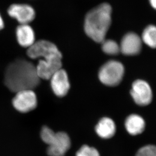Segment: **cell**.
Instances as JSON below:
<instances>
[{
  "label": "cell",
  "instance_id": "obj_1",
  "mask_svg": "<svg viewBox=\"0 0 156 156\" xmlns=\"http://www.w3.org/2000/svg\"><path fill=\"white\" fill-rule=\"evenodd\" d=\"M4 80L8 88L15 93L33 90L40 82L36 66L23 59H18L9 64L5 71Z\"/></svg>",
  "mask_w": 156,
  "mask_h": 156
},
{
  "label": "cell",
  "instance_id": "obj_15",
  "mask_svg": "<svg viewBox=\"0 0 156 156\" xmlns=\"http://www.w3.org/2000/svg\"><path fill=\"white\" fill-rule=\"evenodd\" d=\"M141 40L152 48H156V26L149 25L144 29L142 34Z\"/></svg>",
  "mask_w": 156,
  "mask_h": 156
},
{
  "label": "cell",
  "instance_id": "obj_2",
  "mask_svg": "<svg viewBox=\"0 0 156 156\" xmlns=\"http://www.w3.org/2000/svg\"><path fill=\"white\" fill-rule=\"evenodd\" d=\"M112 8L108 3H103L87 12L84 20V29L89 38L101 43L111 25Z\"/></svg>",
  "mask_w": 156,
  "mask_h": 156
},
{
  "label": "cell",
  "instance_id": "obj_16",
  "mask_svg": "<svg viewBox=\"0 0 156 156\" xmlns=\"http://www.w3.org/2000/svg\"><path fill=\"white\" fill-rule=\"evenodd\" d=\"M101 44L102 51L106 54L115 55L120 52V46L115 41L105 40Z\"/></svg>",
  "mask_w": 156,
  "mask_h": 156
},
{
  "label": "cell",
  "instance_id": "obj_6",
  "mask_svg": "<svg viewBox=\"0 0 156 156\" xmlns=\"http://www.w3.org/2000/svg\"><path fill=\"white\" fill-rule=\"evenodd\" d=\"M12 104L16 110L21 113H27L37 105L36 95L33 90H24L16 93Z\"/></svg>",
  "mask_w": 156,
  "mask_h": 156
},
{
  "label": "cell",
  "instance_id": "obj_10",
  "mask_svg": "<svg viewBox=\"0 0 156 156\" xmlns=\"http://www.w3.org/2000/svg\"><path fill=\"white\" fill-rule=\"evenodd\" d=\"M51 86L56 96H66L70 88L68 74L64 69H60L50 78Z\"/></svg>",
  "mask_w": 156,
  "mask_h": 156
},
{
  "label": "cell",
  "instance_id": "obj_12",
  "mask_svg": "<svg viewBox=\"0 0 156 156\" xmlns=\"http://www.w3.org/2000/svg\"><path fill=\"white\" fill-rule=\"evenodd\" d=\"M16 34L18 43L21 46L29 48L35 42V33L29 24H20Z\"/></svg>",
  "mask_w": 156,
  "mask_h": 156
},
{
  "label": "cell",
  "instance_id": "obj_4",
  "mask_svg": "<svg viewBox=\"0 0 156 156\" xmlns=\"http://www.w3.org/2000/svg\"><path fill=\"white\" fill-rule=\"evenodd\" d=\"M27 55L32 59L41 58L44 60H62V54L54 44L41 40L35 42L28 48Z\"/></svg>",
  "mask_w": 156,
  "mask_h": 156
},
{
  "label": "cell",
  "instance_id": "obj_20",
  "mask_svg": "<svg viewBox=\"0 0 156 156\" xmlns=\"http://www.w3.org/2000/svg\"><path fill=\"white\" fill-rule=\"evenodd\" d=\"M4 27V23L3 21V19L2 18L1 16L0 15V30H2Z\"/></svg>",
  "mask_w": 156,
  "mask_h": 156
},
{
  "label": "cell",
  "instance_id": "obj_9",
  "mask_svg": "<svg viewBox=\"0 0 156 156\" xmlns=\"http://www.w3.org/2000/svg\"><path fill=\"white\" fill-rule=\"evenodd\" d=\"M142 41L140 37L134 33L126 34L122 39L120 45V52L125 55L138 54L141 51Z\"/></svg>",
  "mask_w": 156,
  "mask_h": 156
},
{
  "label": "cell",
  "instance_id": "obj_17",
  "mask_svg": "<svg viewBox=\"0 0 156 156\" xmlns=\"http://www.w3.org/2000/svg\"><path fill=\"white\" fill-rule=\"evenodd\" d=\"M76 156H100V155L96 149L84 145L77 151Z\"/></svg>",
  "mask_w": 156,
  "mask_h": 156
},
{
  "label": "cell",
  "instance_id": "obj_7",
  "mask_svg": "<svg viewBox=\"0 0 156 156\" xmlns=\"http://www.w3.org/2000/svg\"><path fill=\"white\" fill-rule=\"evenodd\" d=\"M131 95L136 104L145 106L152 101L153 94L152 89L146 81L137 80L132 84Z\"/></svg>",
  "mask_w": 156,
  "mask_h": 156
},
{
  "label": "cell",
  "instance_id": "obj_18",
  "mask_svg": "<svg viewBox=\"0 0 156 156\" xmlns=\"http://www.w3.org/2000/svg\"><path fill=\"white\" fill-rule=\"evenodd\" d=\"M135 156H156V146L147 145L141 147Z\"/></svg>",
  "mask_w": 156,
  "mask_h": 156
},
{
  "label": "cell",
  "instance_id": "obj_19",
  "mask_svg": "<svg viewBox=\"0 0 156 156\" xmlns=\"http://www.w3.org/2000/svg\"><path fill=\"white\" fill-rule=\"evenodd\" d=\"M149 2L152 7L156 10V0H149Z\"/></svg>",
  "mask_w": 156,
  "mask_h": 156
},
{
  "label": "cell",
  "instance_id": "obj_14",
  "mask_svg": "<svg viewBox=\"0 0 156 156\" xmlns=\"http://www.w3.org/2000/svg\"><path fill=\"white\" fill-rule=\"evenodd\" d=\"M126 130L130 134L136 135L141 133L145 128V122L142 117L132 114L127 118L125 123Z\"/></svg>",
  "mask_w": 156,
  "mask_h": 156
},
{
  "label": "cell",
  "instance_id": "obj_3",
  "mask_svg": "<svg viewBox=\"0 0 156 156\" xmlns=\"http://www.w3.org/2000/svg\"><path fill=\"white\" fill-rule=\"evenodd\" d=\"M41 136L48 145L47 154L49 156H64L71 147L70 138L65 132L55 133L48 127L44 126Z\"/></svg>",
  "mask_w": 156,
  "mask_h": 156
},
{
  "label": "cell",
  "instance_id": "obj_5",
  "mask_svg": "<svg viewBox=\"0 0 156 156\" xmlns=\"http://www.w3.org/2000/svg\"><path fill=\"white\" fill-rule=\"evenodd\" d=\"M124 68L120 62L111 60L99 69L98 77L101 82L108 86L118 85L123 79Z\"/></svg>",
  "mask_w": 156,
  "mask_h": 156
},
{
  "label": "cell",
  "instance_id": "obj_11",
  "mask_svg": "<svg viewBox=\"0 0 156 156\" xmlns=\"http://www.w3.org/2000/svg\"><path fill=\"white\" fill-rule=\"evenodd\" d=\"M62 60H44L41 59L36 66L37 72L40 79L50 80L59 69H62Z\"/></svg>",
  "mask_w": 156,
  "mask_h": 156
},
{
  "label": "cell",
  "instance_id": "obj_13",
  "mask_svg": "<svg viewBox=\"0 0 156 156\" xmlns=\"http://www.w3.org/2000/svg\"><path fill=\"white\" fill-rule=\"evenodd\" d=\"M116 125L113 120L109 118L101 119L95 127L98 135L102 138H111L116 132Z\"/></svg>",
  "mask_w": 156,
  "mask_h": 156
},
{
  "label": "cell",
  "instance_id": "obj_8",
  "mask_svg": "<svg viewBox=\"0 0 156 156\" xmlns=\"http://www.w3.org/2000/svg\"><path fill=\"white\" fill-rule=\"evenodd\" d=\"M8 13L20 24H29L33 21L36 17V12L33 8L26 4L11 5L8 8Z\"/></svg>",
  "mask_w": 156,
  "mask_h": 156
}]
</instances>
